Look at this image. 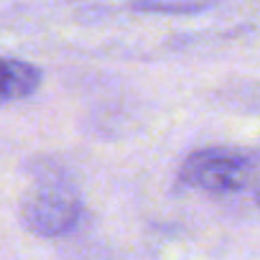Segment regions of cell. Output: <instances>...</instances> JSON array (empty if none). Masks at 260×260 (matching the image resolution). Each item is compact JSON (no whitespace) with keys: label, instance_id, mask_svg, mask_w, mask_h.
<instances>
[{"label":"cell","instance_id":"6da1fadb","mask_svg":"<svg viewBox=\"0 0 260 260\" xmlns=\"http://www.w3.org/2000/svg\"><path fill=\"white\" fill-rule=\"evenodd\" d=\"M179 186L230 197L260 186V158L237 146H204L191 151L176 174Z\"/></svg>","mask_w":260,"mask_h":260},{"label":"cell","instance_id":"7a4b0ae2","mask_svg":"<svg viewBox=\"0 0 260 260\" xmlns=\"http://www.w3.org/2000/svg\"><path fill=\"white\" fill-rule=\"evenodd\" d=\"M84 204L74 181L59 169L36 171L21 199V219L39 237H64L82 219Z\"/></svg>","mask_w":260,"mask_h":260},{"label":"cell","instance_id":"3957f363","mask_svg":"<svg viewBox=\"0 0 260 260\" xmlns=\"http://www.w3.org/2000/svg\"><path fill=\"white\" fill-rule=\"evenodd\" d=\"M44 72L23 59L0 56V102L26 100L41 87Z\"/></svg>","mask_w":260,"mask_h":260},{"label":"cell","instance_id":"277c9868","mask_svg":"<svg viewBox=\"0 0 260 260\" xmlns=\"http://www.w3.org/2000/svg\"><path fill=\"white\" fill-rule=\"evenodd\" d=\"M209 8H212V3H136L133 6V11H138V13H176V16L202 13Z\"/></svg>","mask_w":260,"mask_h":260},{"label":"cell","instance_id":"5b68a950","mask_svg":"<svg viewBox=\"0 0 260 260\" xmlns=\"http://www.w3.org/2000/svg\"><path fill=\"white\" fill-rule=\"evenodd\" d=\"M255 199H257V207H260V186H257V191H255Z\"/></svg>","mask_w":260,"mask_h":260}]
</instances>
